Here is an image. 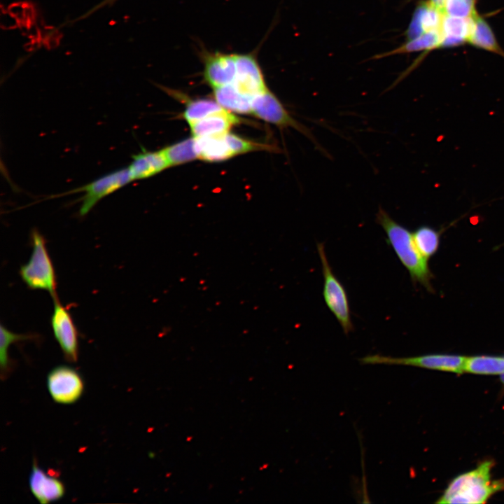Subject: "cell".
I'll use <instances>...</instances> for the list:
<instances>
[{
  "instance_id": "1",
  "label": "cell",
  "mask_w": 504,
  "mask_h": 504,
  "mask_svg": "<svg viewBox=\"0 0 504 504\" xmlns=\"http://www.w3.org/2000/svg\"><path fill=\"white\" fill-rule=\"evenodd\" d=\"M376 222L386 234L387 243L391 246L399 260L407 270L414 284L419 283L427 290L433 292L432 273L428 259L417 248L412 233L395 221L382 207L376 214Z\"/></svg>"
},
{
  "instance_id": "2",
  "label": "cell",
  "mask_w": 504,
  "mask_h": 504,
  "mask_svg": "<svg viewBox=\"0 0 504 504\" xmlns=\"http://www.w3.org/2000/svg\"><path fill=\"white\" fill-rule=\"evenodd\" d=\"M491 461L482 463L477 468L454 478L437 503H484L504 488V481H491Z\"/></svg>"
},
{
  "instance_id": "3",
  "label": "cell",
  "mask_w": 504,
  "mask_h": 504,
  "mask_svg": "<svg viewBox=\"0 0 504 504\" xmlns=\"http://www.w3.org/2000/svg\"><path fill=\"white\" fill-rule=\"evenodd\" d=\"M32 253L29 261L20 268V275L31 289L48 291L52 298H57L56 276L48 253L44 237L34 230L31 233Z\"/></svg>"
},
{
  "instance_id": "4",
  "label": "cell",
  "mask_w": 504,
  "mask_h": 504,
  "mask_svg": "<svg viewBox=\"0 0 504 504\" xmlns=\"http://www.w3.org/2000/svg\"><path fill=\"white\" fill-rule=\"evenodd\" d=\"M317 251L323 276V299L329 310L340 323L344 332L348 335L354 330V325L346 291L332 272L323 243H317Z\"/></svg>"
},
{
  "instance_id": "5",
  "label": "cell",
  "mask_w": 504,
  "mask_h": 504,
  "mask_svg": "<svg viewBox=\"0 0 504 504\" xmlns=\"http://www.w3.org/2000/svg\"><path fill=\"white\" fill-rule=\"evenodd\" d=\"M467 357L449 354H427L412 357H392L381 354H369L359 360L362 364L398 365L424 368L461 374Z\"/></svg>"
},
{
  "instance_id": "6",
  "label": "cell",
  "mask_w": 504,
  "mask_h": 504,
  "mask_svg": "<svg viewBox=\"0 0 504 504\" xmlns=\"http://www.w3.org/2000/svg\"><path fill=\"white\" fill-rule=\"evenodd\" d=\"M251 113L276 126L291 127L317 144L309 129L295 120L277 97L268 89L253 97Z\"/></svg>"
},
{
  "instance_id": "7",
  "label": "cell",
  "mask_w": 504,
  "mask_h": 504,
  "mask_svg": "<svg viewBox=\"0 0 504 504\" xmlns=\"http://www.w3.org/2000/svg\"><path fill=\"white\" fill-rule=\"evenodd\" d=\"M46 380L52 399L59 404H73L80 399L84 391L80 374L69 365L54 368L48 374Z\"/></svg>"
},
{
  "instance_id": "8",
  "label": "cell",
  "mask_w": 504,
  "mask_h": 504,
  "mask_svg": "<svg viewBox=\"0 0 504 504\" xmlns=\"http://www.w3.org/2000/svg\"><path fill=\"white\" fill-rule=\"evenodd\" d=\"M132 181L129 169L127 167L106 174L73 190L72 192H83L80 199V216H85L99 200Z\"/></svg>"
},
{
  "instance_id": "9",
  "label": "cell",
  "mask_w": 504,
  "mask_h": 504,
  "mask_svg": "<svg viewBox=\"0 0 504 504\" xmlns=\"http://www.w3.org/2000/svg\"><path fill=\"white\" fill-rule=\"evenodd\" d=\"M54 309L50 323L52 332L62 353L69 362L78 360V334L72 317L68 309L54 298Z\"/></svg>"
},
{
  "instance_id": "10",
  "label": "cell",
  "mask_w": 504,
  "mask_h": 504,
  "mask_svg": "<svg viewBox=\"0 0 504 504\" xmlns=\"http://www.w3.org/2000/svg\"><path fill=\"white\" fill-rule=\"evenodd\" d=\"M29 489L41 504H48L60 500L65 494L63 482L56 476L46 472L33 460L29 477Z\"/></svg>"
},
{
  "instance_id": "11",
  "label": "cell",
  "mask_w": 504,
  "mask_h": 504,
  "mask_svg": "<svg viewBox=\"0 0 504 504\" xmlns=\"http://www.w3.org/2000/svg\"><path fill=\"white\" fill-rule=\"evenodd\" d=\"M237 70L232 84L241 92L253 97L267 88L262 71L250 55H236Z\"/></svg>"
},
{
  "instance_id": "12",
  "label": "cell",
  "mask_w": 504,
  "mask_h": 504,
  "mask_svg": "<svg viewBox=\"0 0 504 504\" xmlns=\"http://www.w3.org/2000/svg\"><path fill=\"white\" fill-rule=\"evenodd\" d=\"M237 70L236 55L216 53L207 57L204 78L213 89L232 84Z\"/></svg>"
},
{
  "instance_id": "13",
  "label": "cell",
  "mask_w": 504,
  "mask_h": 504,
  "mask_svg": "<svg viewBox=\"0 0 504 504\" xmlns=\"http://www.w3.org/2000/svg\"><path fill=\"white\" fill-rule=\"evenodd\" d=\"M169 165L162 150L143 151L132 156L128 167L132 181L150 177Z\"/></svg>"
},
{
  "instance_id": "14",
  "label": "cell",
  "mask_w": 504,
  "mask_h": 504,
  "mask_svg": "<svg viewBox=\"0 0 504 504\" xmlns=\"http://www.w3.org/2000/svg\"><path fill=\"white\" fill-rule=\"evenodd\" d=\"M239 119L228 111L215 113L190 124L194 137L223 136Z\"/></svg>"
},
{
  "instance_id": "15",
  "label": "cell",
  "mask_w": 504,
  "mask_h": 504,
  "mask_svg": "<svg viewBox=\"0 0 504 504\" xmlns=\"http://www.w3.org/2000/svg\"><path fill=\"white\" fill-rule=\"evenodd\" d=\"M473 24V18H461L444 14L440 29V46H452L469 42Z\"/></svg>"
},
{
  "instance_id": "16",
  "label": "cell",
  "mask_w": 504,
  "mask_h": 504,
  "mask_svg": "<svg viewBox=\"0 0 504 504\" xmlns=\"http://www.w3.org/2000/svg\"><path fill=\"white\" fill-rule=\"evenodd\" d=\"M444 15V12L430 1L419 6L409 27L410 38H414L424 33L440 31Z\"/></svg>"
},
{
  "instance_id": "17",
  "label": "cell",
  "mask_w": 504,
  "mask_h": 504,
  "mask_svg": "<svg viewBox=\"0 0 504 504\" xmlns=\"http://www.w3.org/2000/svg\"><path fill=\"white\" fill-rule=\"evenodd\" d=\"M225 135L195 137L198 158L208 162H220L234 156Z\"/></svg>"
},
{
  "instance_id": "18",
  "label": "cell",
  "mask_w": 504,
  "mask_h": 504,
  "mask_svg": "<svg viewBox=\"0 0 504 504\" xmlns=\"http://www.w3.org/2000/svg\"><path fill=\"white\" fill-rule=\"evenodd\" d=\"M214 90L216 101L225 110L243 114L251 113L253 97L241 92L232 83Z\"/></svg>"
},
{
  "instance_id": "19",
  "label": "cell",
  "mask_w": 504,
  "mask_h": 504,
  "mask_svg": "<svg viewBox=\"0 0 504 504\" xmlns=\"http://www.w3.org/2000/svg\"><path fill=\"white\" fill-rule=\"evenodd\" d=\"M464 372L477 374L504 373V357L475 356L467 357Z\"/></svg>"
},
{
  "instance_id": "20",
  "label": "cell",
  "mask_w": 504,
  "mask_h": 504,
  "mask_svg": "<svg viewBox=\"0 0 504 504\" xmlns=\"http://www.w3.org/2000/svg\"><path fill=\"white\" fill-rule=\"evenodd\" d=\"M169 167L198 158L195 138L192 136L161 150Z\"/></svg>"
},
{
  "instance_id": "21",
  "label": "cell",
  "mask_w": 504,
  "mask_h": 504,
  "mask_svg": "<svg viewBox=\"0 0 504 504\" xmlns=\"http://www.w3.org/2000/svg\"><path fill=\"white\" fill-rule=\"evenodd\" d=\"M412 234L417 248L424 258L428 259L438 251L440 233L435 229L423 225L416 229Z\"/></svg>"
},
{
  "instance_id": "22",
  "label": "cell",
  "mask_w": 504,
  "mask_h": 504,
  "mask_svg": "<svg viewBox=\"0 0 504 504\" xmlns=\"http://www.w3.org/2000/svg\"><path fill=\"white\" fill-rule=\"evenodd\" d=\"M32 335L28 334H17L8 330L1 325L0 339V370L1 379L4 380L11 372V360L8 356L10 346L16 342L31 339Z\"/></svg>"
},
{
  "instance_id": "23",
  "label": "cell",
  "mask_w": 504,
  "mask_h": 504,
  "mask_svg": "<svg viewBox=\"0 0 504 504\" xmlns=\"http://www.w3.org/2000/svg\"><path fill=\"white\" fill-rule=\"evenodd\" d=\"M473 22L469 42L487 50L500 53L499 46L494 35L486 22L477 15L473 18Z\"/></svg>"
},
{
  "instance_id": "24",
  "label": "cell",
  "mask_w": 504,
  "mask_h": 504,
  "mask_svg": "<svg viewBox=\"0 0 504 504\" xmlns=\"http://www.w3.org/2000/svg\"><path fill=\"white\" fill-rule=\"evenodd\" d=\"M225 110L216 101L197 99L190 102L183 113V117L190 124L211 115L223 112Z\"/></svg>"
},
{
  "instance_id": "25",
  "label": "cell",
  "mask_w": 504,
  "mask_h": 504,
  "mask_svg": "<svg viewBox=\"0 0 504 504\" xmlns=\"http://www.w3.org/2000/svg\"><path fill=\"white\" fill-rule=\"evenodd\" d=\"M441 35L440 31L424 33L410 39L405 45L398 49V52H412L429 50L440 46Z\"/></svg>"
},
{
  "instance_id": "26",
  "label": "cell",
  "mask_w": 504,
  "mask_h": 504,
  "mask_svg": "<svg viewBox=\"0 0 504 504\" xmlns=\"http://www.w3.org/2000/svg\"><path fill=\"white\" fill-rule=\"evenodd\" d=\"M475 0H446L444 6L445 15L461 18H473L477 15Z\"/></svg>"
},
{
  "instance_id": "27",
  "label": "cell",
  "mask_w": 504,
  "mask_h": 504,
  "mask_svg": "<svg viewBox=\"0 0 504 504\" xmlns=\"http://www.w3.org/2000/svg\"><path fill=\"white\" fill-rule=\"evenodd\" d=\"M225 137L234 155L265 148L262 144L246 140L230 132L227 133Z\"/></svg>"
},
{
  "instance_id": "28",
  "label": "cell",
  "mask_w": 504,
  "mask_h": 504,
  "mask_svg": "<svg viewBox=\"0 0 504 504\" xmlns=\"http://www.w3.org/2000/svg\"><path fill=\"white\" fill-rule=\"evenodd\" d=\"M445 1L446 0H430V2L433 4L436 8L444 12Z\"/></svg>"
},
{
  "instance_id": "29",
  "label": "cell",
  "mask_w": 504,
  "mask_h": 504,
  "mask_svg": "<svg viewBox=\"0 0 504 504\" xmlns=\"http://www.w3.org/2000/svg\"><path fill=\"white\" fill-rule=\"evenodd\" d=\"M115 1H116V0H104V1L102 3L101 5H102V6H105V5H107V4H113V2H114Z\"/></svg>"
},
{
  "instance_id": "30",
  "label": "cell",
  "mask_w": 504,
  "mask_h": 504,
  "mask_svg": "<svg viewBox=\"0 0 504 504\" xmlns=\"http://www.w3.org/2000/svg\"><path fill=\"white\" fill-rule=\"evenodd\" d=\"M500 380L504 384V373L500 374Z\"/></svg>"
}]
</instances>
